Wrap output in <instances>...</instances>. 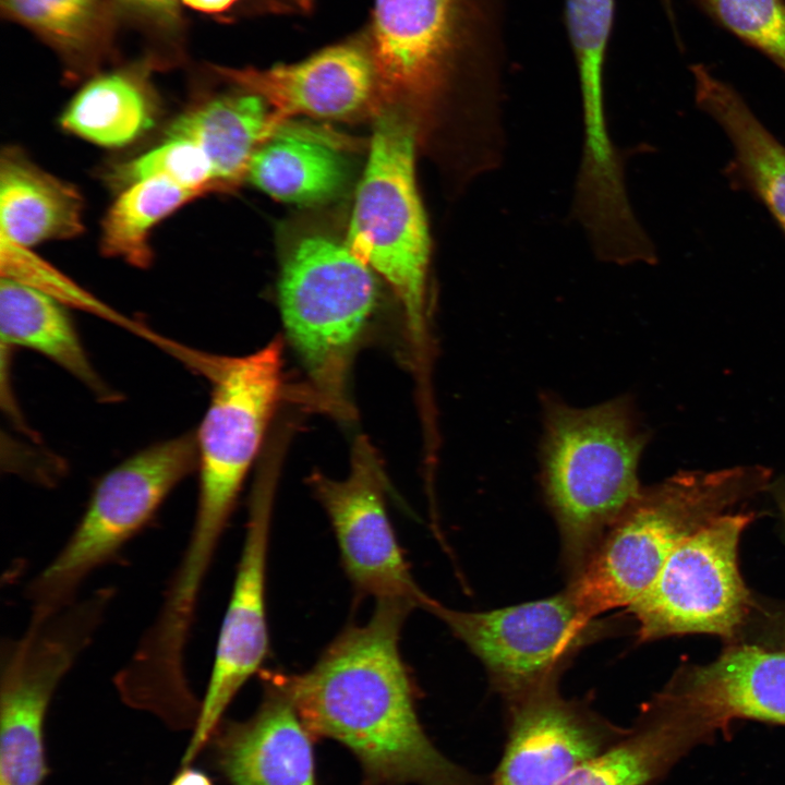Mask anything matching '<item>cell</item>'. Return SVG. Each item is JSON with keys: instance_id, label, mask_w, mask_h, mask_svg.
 Masks as SVG:
<instances>
[{"instance_id": "f546056e", "label": "cell", "mask_w": 785, "mask_h": 785, "mask_svg": "<svg viewBox=\"0 0 785 785\" xmlns=\"http://www.w3.org/2000/svg\"><path fill=\"white\" fill-rule=\"evenodd\" d=\"M131 11L161 24H174L180 15V0H113Z\"/></svg>"}, {"instance_id": "30bf717a", "label": "cell", "mask_w": 785, "mask_h": 785, "mask_svg": "<svg viewBox=\"0 0 785 785\" xmlns=\"http://www.w3.org/2000/svg\"><path fill=\"white\" fill-rule=\"evenodd\" d=\"M753 514L726 512L685 539L628 612L640 642L687 633L732 639L751 596L738 568V544Z\"/></svg>"}, {"instance_id": "4fadbf2b", "label": "cell", "mask_w": 785, "mask_h": 785, "mask_svg": "<svg viewBox=\"0 0 785 785\" xmlns=\"http://www.w3.org/2000/svg\"><path fill=\"white\" fill-rule=\"evenodd\" d=\"M309 482L330 520L357 593L424 609L432 597L414 581L399 546L386 510L382 469L367 442L355 443L347 478L313 473Z\"/></svg>"}, {"instance_id": "7c38bea8", "label": "cell", "mask_w": 785, "mask_h": 785, "mask_svg": "<svg viewBox=\"0 0 785 785\" xmlns=\"http://www.w3.org/2000/svg\"><path fill=\"white\" fill-rule=\"evenodd\" d=\"M269 466L253 487L234 582L218 635L214 664L197 721L183 756L189 765L209 742L222 716L259 669L268 652L266 564L276 483Z\"/></svg>"}, {"instance_id": "277c9868", "label": "cell", "mask_w": 785, "mask_h": 785, "mask_svg": "<svg viewBox=\"0 0 785 785\" xmlns=\"http://www.w3.org/2000/svg\"><path fill=\"white\" fill-rule=\"evenodd\" d=\"M415 125L401 108L376 118L346 243L394 289L423 362L430 352L431 242L415 181Z\"/></svg>"}, {"instance_id": "9c48e42d", "label": "cell", "mask_w": 785, "mask_h": 785, "mask_svg": "<svg viewBox=\"0 0 785 785\" xmlns=\"http://www.w3.org/2000/svg\"><path fill=\"white\" fill-rule=\"evenodd\" d=\"M424 611L479 659L509 704L557 687L576 654L611 628L588 615L567 587L545 599L491 611H458L433 599Z\"/></svg>"}, {"instance_id": "4316f807", "label": "cell", "mask_w": 785, "mask_h": 785, "mask_svg": "<svg viewBox=\"0 0 785 785\" xmlns=\"http://www.w3.org/2000/svg\"><path fill=\"white\" fill-rule=\"evenodd\" d=\"M1 277L34 288L65 306L85 311L155 343L158 334L116 311L56 268L29 247L0 233Z\"/></svg>"}, {"instance_id": "836d02e7", "label": "cell", "mask_w": 785, "mask_h": 785, "mask_svg": "<svg viewBox=\"0 0 785 785\" xmlns=\"http://www.w3.org/2000/svg\"><path fill=\"white\" fill-rule=\"evenodd\" d=\"M663 3L668 5V4L673 3V0H663Z\"/></svg>"}, {"instance_id": "52a82bcc", "label": "cell", "mask_w": 785, "mask_h": 785, "mask_svg": "<svg viewBox=\"0 0 785 785\" xmlns=\"http://www.w3.org/2000/svg\"><path fill=\"white\" fill-rule=\"evenodd\" d=\"M197 463L195 434H184L145 447L105 473L67 542L26 584L29 620L75 601L87 577L121 557Z\"/></svg>"}, {"instance_id": "2e32d148", "label": "cell", "mask_w": 785, "mask_h": 785, "mask_svg": "<svg viewBox=\"0 0 785 785\" xmlns=\"http://www.w3.org/2000/svg\"><path fill=\"white\" fill-rule=\"evenodd\" d=\"M214 70L243 90L261 96L282 122L297 114H352L369 102L377 84L371 56L351 44L325 48L292 64Z\"/></svg>"}, {"instance_id": "8992f818", "label": "cell", "mask_w": 785, "mask_h": 785, "mask_svg": "<svg viewBox=\"0 0 785 785\" xmlns=\"http://www.w3.org/2000/svg\"><path fill=\"white\" fill-rule=\"evenodd\" d=\"M169 353L210 384L208 408L195 433L198 494L193 529L221 539L283 395L282 341L275 338L241 357L174 341Z\"/></svg>"}, {"instance_id": "83f0119b", "label": "cell", "mask_w": 785, "mask_h": 785, "mask_svg": "<svg viewBox=\"0 0 785 785\" xmlns=\"http://www.w3.org/2000/svg\"><path fill=\"white\" fill-rule=\"evenodd\" d=\"M154 178L208 192L219 190L207 157L196 145L181 138L167 137L160 145L112 166L106 174L108 184L120 191Z\"/></svg>"}, {"instance_id": "9a60e30c", "label": "cell", "mask_w": 785, "mask_h": 785, "mask_svg": "<svg viewBox=\"0 0 785 785\" xmlns=\"http://www.w3.org/2000/svg\"><path fill=\"white\" fill-rule=\"evenodd\" d=\"M510 706V729L493 785H559L625 733L557 687Z\"/></svg>"}, {"instance_id": "ac0fdd59", "label": "cell", "mask_w": 785, "mask_h": 785, "mask_svg": "<svg viewBox=\"0 0 785 785\" xmlns=\"http://www.w3.org/2000/svg\"><path fill=\"white\" fill-rule=\"evenodd\" d=\"M690 70L698 108L716 121L733 147L725 177L734 189L757 198L785 234V145L732 85L702 64L691 65Z\"/></svg>"}, {"instance_id": "d6986e66", "label": "cell", "mask_w": 785, "mask_h": 785, "mask_svg": "<svg viewBox=\"0 0 785 785\" xmlns=\"http://www.w3.org/2000/svg\"><path fill=\"white\" fill-rule=\"evenodd\" d=\"M282 124L261 96L245 92L192 105L169 124L166 137L196 145L210 162L214 180L221 190L246 176L255 152Z\"/></svg>"}, {"instance_id": "484cf974", "label": "cell", "mask_w": 785, "mask_h": 785, "mask_svg": "<svg viewBox=\"0 0 785 785\" xmlns=\"http://www.w3.org/2000/svg\"><path fill=\"white\" fill-rule=\"evenodd\" d=\"M113 0H0L2 11L71 59L90 58L110 27Z\"/></svg>"}, {"instance_id": "e0dca14e", "label": "cell", "mask_w": 785, "mask_h": 785, "mask_svg": "<svg viewBox=\"0 0 785 785\" xmlns=\"http://www.w3.org/2000/svg\"><path fill=\"white\" fill-rule=\"evenodd\" d=\"M264 688L252 717L220 724L210 738L219 770L231 785H316L309 729L276 674Z\"/></svg>"}, {"instance_id": "8fae6325", "label": "cell", "mask_w": 785, "mask_h": 785, "mask_svg": "<svg viewBox=\"0 0 785 785\" xmlns=\"http://www.w3.org/2000/svg\"><path fill=\"white\" fill-rule=\"evenodd\" d=\"M484 0H375L372 53L377 84L431 97L459 67L495 77Z\"/></svg>"}, {"instance_id": "d4e9b609", "label": "cell", "mask_w": 785, "mask_h": 785, "mask_svg": "<svg viewBox=\"0 0 785 785\" xmlns=\"http://www.w3.org/2000/svg\"><path fill=\"white\" fill-rule=\"evenodd\" d=\"M209 193L179 185L162 178L137 182L121 191L108 209L101 227V252L130 265L147 268L153 261L149 235L153 228L186 203Z\"/></svg>"}, {"instance_id": "cb8c5ba5", "label": "cell", "mask_w": 785, "mask_h": 785, "mask_svg": "<svg viewBox=\"0 0 785 785\" xmlns=\"http://www.w3.org/2000/svg\"><path fill=\"white\" fill-rule=\"evenodd\" d=\"M690 732L653 701L638 726L559 785H647L677 758Z\"/></svg>"}, {"instance_id": "44dd1931", "label": "cell", "mask_w": 785, "mask_h": 785, "mask_svg": "<svg viewBox=\"0 0 785 785\" xmlns=\"http://www.w3.org/2000/svg\"><path fill=\"white\" fill-rule=\"evenodd\" d=\"M348 174L347 161L335 146L282 124L255 152L245 177L275 200L310 205L338 195Z\"/></svg>"}, {"instance_id": "f1b7e54d", "label": "cell", "mask_w": 785, "mask_h": 785, "mask_svg": "<svg viewBox=\"0 0 785 785\" xmlns=\"http://www.w3.org/2000/svg\"><path fill=\"white\" fill-rule=\"evenodd\" d=\"M735 36L785 72V0H700Z\"/></svg>"}, {"instance_id": "7a4b0ae2", "label": "cell", "mask_w": 785, "mask_h": 785, "mask_svg": "<svg viewBox=\"0 0 785 785\" xmlns=\"http://www.w3.org/2000/svg\"><path fill=\"white\" fill-rule=\"evenodd\" d=\"M543 419L541 483L570 579L640 494L649 435L628 397L575 408L547 396Z\"/></svg>"}, {"instance_id": "7402d4cb", "label": "cell", "mask_w": 785, "mask_h": 785, "mask_svg": "<svg viewBox=\"0 0 785 785\" xmlns=\"http://www.w3.org/2000/svg\"><path fill=\"white\" fill-rule=\"evenodd\" d=\"M1 341L48 358L73 375L97 397L114 395L95 371L65 305L11 279L0 281Z\"/></svg>"}, {"instance_id": "603a6c76", "label": "cell", "mask_w": 785, "mask_h": 785, "mask_svg": "<svg viewBox=\"0 0 785 785\" xmlns=\"http://www.w3.org/2000/svg\"><path fill=\"white\" fill-rule=\"evenodd\" d=\"M157 97L141 72L120 70L87 82L63 111V130L104 147H122L156 122Z\"/></svg>"}, {"instance_id": "5bb4252c", "label": "cell", "mask_w": 785, "mask_h": 785, "mask_svg": "<svg viewBox=\"0 0 785 785\" xmlns=\"http://www.w3.org/2000/svg\"><path fill=\"white\" fill-rule=\"evenodd\" d=\"M654 700L691 732L740 718L785 725V650L729 647L680 669Z\"/></svg>"}, {"instance_id": "1f68e13d", "label": "cell", "mask_w": 785, "mask_h": 785, "mask_svg": "<svg viewBox=\"0 0 785 785\" xmlns=\"http://www.w3.org/2000/svg\"><path fill=\"white\" fill-rule=\"evenodd\" d=\"M186 7L204 13H220L231 8L238 0H180Z\"/></svg>"}, {"instance_id": "3957f363", "label": "cell", "mask_w": 785, "mask_h": 785, "mask_svg": "<svg viewBox=\"0 0 785 785\" xmlns=\"http://www.w3.org/2000/svg\"><path fill=\"white\" fill-rule=\"evenodd\" d=\"M771 483V471L752 464L681 471L642 487L567 588L591 617L630 607L685 539Z\"/></svg>"}, {"instance_id": "6da1fadb", "label": "cell", "mask_w": 785, "mask_h": 785, "mask_svg": "<svg viewBox=\"0 0 785 785\" xmlns=\"http://www.w3.org/2000/svg\"><path fill=\"white\" fill-rule=\"evenodd\" d=\"M416 608L377 601L371 618L350 626L306 672L276 674L310 733L347 746L377 781L472 785L426 737L399 642Z\"/></svg>"}, {"instance_id": "ffe728a7", "label": "cell", "mask_w": 785, "mask_h": 785, "mask_svg": "<svg viewBox=\"0 0 785 785\" xmlns=\"http://www.w3.org/2000/svg\"><path fill=\"white\" fill-rule=\"evenodd\" d=\"M83 198L75 186L46 172L13 146L0 157L1 232L31 247L82 233Z\"/></svg>"}, {"instance_id": "4dcf8cb0", "label": "cell", "mask_w": 785, "mask_h": 785, "mask_svg": "<svg viewBox=\"0 0 785 785\" xmlns=\"http://www.w3.org/2000/svg\"><path fill=\"white\" fill-rule=\"evenodd\" d=\"M169 785H213V783L203 771L184 765Z\"/></svg>"}, {"instance_id": "d6a6232c", "label": "cell", "mask_w": 785, "mask_h": 785, "mask_svg": "<svg viewBox=\"0 0 785 785\" xmlns=\"http://www.w3.org/2000/svg\"><path fill=\"white\" fill-rule=\"evenodd\" d=\"M770 487L773 490V495L778 505V509L781 511L785 526V481H780L773 484L771 483Z\"/></svg>"}, {"instance_id": "ba28073f", "label": "cell", "mask_w": 785, "mask_h": 785, "mask_svg": "<svg viewBox=\"0 0 785 785\" xmlns=\"http://www.w3.org/2000/svg\"><path fill=\"white\" fill-rule=\"evenodd\" d=\"M117 591L101 587L2 640L0 785H41L47 775L45 720L55 691L93 642Z\"/></svg>"}, {"instance_id": "5b68a950", "label": "cell", "mask_w": 785, "mask_h": 785, "mask_svg": "<svg viewBox=\"0 0 785 785\" xmlns=\"http://www.w3.org/2000/svg\"><path fill=\"white\" fill-rule=\"evenodd\" d=\"M373 269L347 243L311 234L286 256L278 299L287 336L313 385L316 403L350 413L349 367L378 300Z\"/></svg>"}]
</instances>
